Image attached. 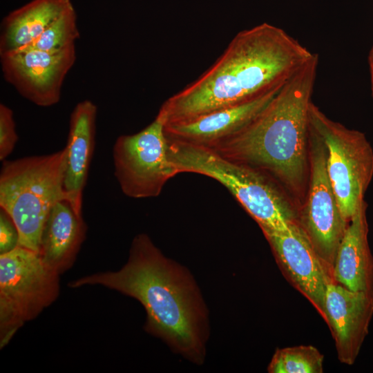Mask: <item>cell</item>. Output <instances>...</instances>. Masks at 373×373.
Wrapping results in <instances>:
<instances>
[{"label":"cell","mask_w":373,"mask_h":373,"mask_svg":"<svg viewBox=\"0 0 373 373\" xmlns=\"http://www.w3.org/2000/svg\"><path fill=\"white\" fill-rule=\"evenodd\" d=\"M102 285L138 300L146 332L175 354L202 365L209 336V312L190 271L166 257L146 233L133 240L128 259L119 270L98 272L68 284L72 288Z\"/></svg>","instance_id":"1"},{"label":"cell","mask_w":373,"mask_h":373,"mask_svg":"<svg viewBox=\"0 0 373 373\" xmlns=\"http://www.w3.org/2000/svg\"><path fill=\"white\" fill-rule=\"evenodd\" d=\"M314 55L283 29L262 23L240 31L209 69L160 110L169 124L249 102L279 90Z\"/></svg>","instance_id":"2"},{"label":"cell","mask_w":373,"mask_h":373,"mask_svg":"<svg viewBox=\"0 0 373 373\" xmlns=\"http://www.w3.org/2000/svg\"><path fill=\"white\" fill-rule=\"evenodd\" d=\"M318 64L314 53L247 124L209 147L273 178L298 210L308 184V112Z\"/></svg>","instance_id":"3"},{"label":"cell","mask_w":373,"mask_h":373,"mask_svg":"<svg viewBox=\"0 0 373 373\" xmlns=\"http://www.w3.org/2000/svg\"><path fill=\"white\" fill-rule=\"evenodd\" d=\"M169 157L178 173L201 174L224 186L262 233H288L296 222V205L265 173L229 160L209 147L177 141L169 140Z\"/></svg>","instance_id":"4"},{"label":"cell","mask_w":373,"mask_h":373,"mask_svg":"<svg viewBox=\"0 0 373 373\" xmlns=\"http://www.w3.org/2000/svg\"><path fill=\"white\" fill-rule=\"evenodd\" d=\"M65 163V147L48 155L3 161L0 207L18 230L19 246L38 253L52 207L66 200L63 189Z\"/></svg>","instance_id":"5"},{"label":"cell","mask_w":373,"mask_h":373,"mask_svg":"<svg viewBox=\"0 0 373 373\" xmlns=\"http://www.w3.org/2000/svg\"><path fill=\"white\" fill-rule=\"evenodd\" d=\"M59 275L38 253L21 246L0 255L1 348L57 299Z\"/></svg>","instance_id":"6"},{"label":"cell","mask_w":373,"mask_h":373,"mask_svg":"<svg viewBox=\"0 0 373 373\" xmlns=\"http://www.w3.org/2000/svg\"><path fill=\"white\" fill-rule=\"evenodd\" d=\"M308 122L325 146L327 174L341 214L349 222L373 178L372 147L365 133L331 119L312 102Z\"/></svg>","instance_id":"7"},{"label":"cell","mask_w":373,"mask_h":373,"mask_svg":"<svg viewBox=\"0 0 373 373\" xmlns=\"http://www.w3.org/2000/svg\"><path fill=\"white\" fill-rule=\"evenodd\" d=\"M166 119L159 110L154 120L140 131L122 135L113 146L114 174L121 190L133 198L158 196L178 172L169 157Z\"/></svg>","instance_id":"8"},{"label":"cell","mask_w":373,"mask_h":373,"mask_svg":"<svg viewBox=\"0 0 373 373\" xmlns=\"http://www.w3.org/2000/svg\"><path fill=\"white\" fill-rule=\"evenodd\" d=\"M308 159L307 189L296 223L333 280L338 248L348 222L341 214L327 174L325 146L309 122Z\"/></svg>","instance_id":"9"},{"label":"cell","mask_w":373,"mask_h":373,"mask_svg":"<svg viewBox=\"0 0 373 373\" xmlns=\"http://www.w3.org/2000/svg\"><path fill=\"white\" fill-rule=\"evenodd\" d=\"M76 59L75 44L55 51L21 50L0 56L5 81L41 107L59 102L64 79Z\"/></svg>","instance_id":"10"},{"label":"cell","mask_w":373,"mask_h":373,"mask_svg":"<svg viewBox=\"0 0 373 373\" xmlns=\"http://www.w3.org/2000/svg\"><path fill=\"white\" fill-rule=\"evenodd\" d=\"M281 271L327 323L325 309L327 285L333 281L296 222L288 233H263Z\"/></svg>","instance_id":"11"},{"label":"cell","mask_w":373,"mask_h":373,"mask_svg":"<svg viewBox=\"0 0 373 373\" xmlns=\"http://www.w3.org/2000/svg\"><path fill=\"white\" fill-rule=\"evenodd\" d=\"M325 309L338 360L353 365L368 334L373 295L351 291L330 281L327 285Z\"/></svg>","instance_id":"12"},{"label":"cell","mask_w":373,"mask_h":373,"mask_svg":"<svg viewBox=\"0 0 373 373\" xmlns=\"http://www.w3.org/2000/svg\"><path fill=\"white\" fill-rule=\"evenodd\" d=\"M97 116V107L88 99L78 102L70 115L63 189L66 200L79 217L95 148Z\"/></svg>","instance_id":"13"},{"label":"cell","mask_w":373,"mask_h":373,"mask_svg":"<svg viewBox=\"0 0 373 373\" xmlns=\"http://www.w3.org/2000/svg\"><path fill=\"white\" fill-rule=\"evenodd\" d=\"M278 92L247 103L216 110L193 119L166 124L169 140L211 147L231 137L254 118Z\"/></svg>","instance_id":"14"},{"label":"cell","mask_w":373,"mask_h":373,"mask_svg":"<svg viewBox=\"0 0 373 373\" xmlns=\"http://www.w3.org/2000/svg\"><path fill=\"white\" fill-rule=\"evenodd\" d=\"M365 200L348 222L335 259L333 280L354 291L373 295V256L368 242Z\"/></svg>","instance_id":"15"},{"label":"cell","mask_w":373,"mask_h":373,"mask_svg":"<svg viewBox=\"0 0 373 373\" xmlns=\"http://www.w3.org/2000/svg\"><path fill=\"white\" fill-rule=\"evenodd\" d=\"M83 217L66 200L52 207L44 226L38 254L43 262L61 274L72 267L86 238Z\"/></svg>","instance_id":"16"},{"label":"cell","mask_w":373,"mask_h":373,"mask_svg":"<svg viewBox=\"0 0 373 373\" xmlns=\"http://www.w3.org/2000/svg\"><path fill=\"white\" fill-rule=\"evenodd\" d=\"M70 0H32L8 13L0 28V56L36 39L64 11Z\"/></svg>","instance_id":"17"},{"label":"cell","mask_w":373,"mask_h":373,"mask_svg":"<svg viewBox=\"0 0 373 373\" xmlns=\"http://www.w3.org/2000/svg\"><path fill=\"white\" fill-rule=\"evenodd\" d=\"M323 355L312 345L276 350L267 367L269 373H322Z\"/></svg>","instance_id":"18"},{"label":"cell","mask_w":373,"mask_h":373,"mask_svg":"<svg viewBox=\"0 0 373 373\" xmlns=\"http://www.w3.org/2000/svg\"><path fill=\"white\" fill-rule=\"evenodd\" d=\"M79 37L77 14L73 6H71L56 18L36 39L17 50H59L75 44Z\"/></svg>","instance_id":"19"},{"label":"cell","mask_w":373,"mask_h":373,"mask_svg":"<svg viewBox=\"0 0 373 373\" xmlns=\"http://www.w3.org/2000/svg\"><path fill=\"white\" fill-rule=\"evenodd\" d=\"M18 140L12 110L0 104V160L11 154Z\"/></svg>","instance_id":"20"},{"label":"cell","mask_w":373,"mask_h":373,"mask_svg":"<svg viewBox=\"0 0 373 373\" xmlns=\"http://www.w3.org/2000/svg\"><path fill=\"white\" fill-rule=\"evenodd\" d=\"M19 245L18 230L9 215L0 211V253L8 252Z\"/></svg>","instance_id":"21"},{"label":"cell","mask_w":373,"mask_h":373,"mask_svg":"<svg viewBox=\"0 0 373 373\" xmlns=\"http://www.w3.org/2000/svg\"><path fill=\"white\" fill-rule=\"evenodd\" d=\"M369 66L371 79V90L373 97V47L372 48L369 55Z\"/></svg>","instance_id":"22"},{"label":"cell","mask_w":373,"mask_h":373,"mask_svg":"<svg viewBox=\"0 0 373 373\" xmlns=\"http://www.w3.org/2000/svg\"><path fill=\"white\" fill-rule=\"evenodd\" d=\"M373 47V46H372Z\"/></svg>","instance_id":"23"}]
</instances>
